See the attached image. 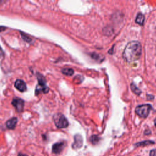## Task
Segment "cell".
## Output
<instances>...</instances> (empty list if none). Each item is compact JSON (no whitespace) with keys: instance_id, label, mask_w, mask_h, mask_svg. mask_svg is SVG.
Wrapping results in <instances>:
<instances>
[{"instance_id":"cell-1","label":"cell","mask_w":156,"mask_h":156,"mask_svg":"<svg viewBox=\"0 0 156 156\" xmlns=\"http://www.w3.org/2000/svg\"><path fill=\"white\" fill-rule=\"evenodd\" d=\"M142 54V46L138 41H132L128 43L124 52L123 57L128 63L134 62L138 60Z\"/></svg>"},{"instance_id":"cell-2","label":"cell","mask_w":156,"mask_h":156,"mask_svg":"<svg viewBox=\"0 0 156 156\" xmlns=\"http://www.w3.org/2000/svg\"><path fill=\"white\" fill-rule=\"evenodd\" d=\"M38 81L39 84L36 89V95H38L40 93H47L49 91V89L46 85V81L42 75L38 74Z\"/></svg>"},{"instance_id":"cell-3","label":"cell","mask_w":156,"mask_h":156,"mask_svg":"<svg viewBox=\"0 0 156 156\" xmlns=\"http://www.w3.org/2000/svg\"><path fill=\"white\" fill-rule=\"evenodd\" d=\"M54 122L57 128H65L69 123L65 117L61 114H57L53 117Z\"/></svg>"},{"instance_id":"cell-4","label":"cell","mask_w":156,"mask_h":156,"mask_svg":"<svg viewBox=\"0 0 156 156\" xmlns=\"http://www.w3.org/2000/svg\"><path fill=\"white\" fill-rule=\"evenodd\" d=\"M152 107L150 104H143L137 107L135 109L136 114L142 118H146L148 116Z\"/></svg>"},{"instance_id":"cell-5","label":"cell","mask_w":156,"mask_h":156,"mask_svg":"<svg viewBox=\"0 0 156 156\" xmlns=\"http://www.w3.org/2000/svg\"><path fill=\"white\" fill-rule=\"evenodd\" d=\"M24 104V101L19 98H15L12 102V104L19 112H21L23 110Z\"/></svg>"},{"instance_id":"cell-6","label":"cell","mask_w":156,"mask_h":156,"mask_svg":"<svg viewBox=\"0 0 156 156\" xmlns=\"http://www.w3.org/2000/svg\"><path fill=\"white\" fill-rule=\"evenodd\" d=\"M83 145V139L81 135L77 134L74 137V143L73 144V148L74 149L81 148Z\"/></svg>"},{"instance_id":"cell-7","label":"cell","mask_w":156,"mask_h":156,"mask_svg":"<svg viewBox=\"0 0 156 156\" xmlns=\"http://www.w3.org/2000/svg\"><path fill=\"white\" fill-rule=\"evenodd\" d=\"M65 146V143L64 142L56 143L53 146V148H52V152L56 154H59L63 151Z\"/></svg>"},{"instance_id":"cell-8","label":"cell","mask_w":156,"mask_h":156,"mask_svg":"<svg viewBox=\"0 0 156 156\" xmlns=\"http://www.w3.org/2000/svg\"><path fill=\"white\" fill-rule=\"evenodd\" d=\"M15 88L21 92H24L27 90V87L25 82L20 79L16 80L15 82Z\"/></svg>"},{"instance_id":"cell-9","label":"cell","mask_w":156,"mask_h":156,"mask_svg":"<svg viewBox=\"0 0 156 156\" xmlns=\"http://www.w3.org/2000/svg\"><path fill=\"white\" fill-rule=\"evenodd\" d=\"M17 121H18V120H17V118L15 117L9 120L6 122L7 127L9 129H14L16 126V123H17Z\"/></svg>"},{"instance_id":"cell-10","label":"cell","mask_w":156,"mask_h":156,"mask_svg":"<svg viewBox=\"0 0 156 156\" xmlns=\"http://www.w3.org/2000/svg\"><path fill=\"white\" fill-rule=\"evenodd\" d=\"M145 21V16L142 14H138V15L136 17L135 19V22L140 24V25H143Z\"/></svg>"},{"instance_id":"cell-11","label":"cell","mask_w":156,"mask_h":156,"mask_svg":"<svg viewBox=\"0 0 156 156\" xmlns=\"http://www.w3.org/2000/svg\"><path fill=\"white\" fill-rule=\"evenodd\" d=\"M61 72L64 74L66 76H72L74 73V70L72 68H63L61 70Z\"/></svg>"},{"instance_id":"cell-12","label":"cell","mask_w":156,"mask_h":156,"mask_svg":"<svg viewBox=\"0 0 156 156\" xmlns=\"http://www.w3.org/2000/svg\"><path fill=\"white\" fill-rule=\"evenodd\" d=\"M131 90L132 91L136 94L137 95H139L140 94V93H142L141 90L140 89H138L137 87V86L134 84V83H132L131 85Z\"/></svg>"},{"instance_id":"cell-13","label":"cell","mask_w":156,"mask_h":156,"mask_svg":"<svg viewBox=\"0 0 156 156\" xmlns=\"http://www.w3.org/2000/svg\"><path fill=\"white\" fill-rule=\"evenodd\" d=\"M100 140L99 137L98 135H92L90 138V142L93 145H97Z\"/></svg>"},{"instance_id":"cell-14","label":"cell","mask_w":156,"mask_h":156,"mask_svg":"<svg viewBox=\"0 0 156 156\" xmlns=\"http://www.w3.org/2000/svg\"><path fill=\"white\" fill-rule=\"evenodd\" d=\"M152 143H154V142L152 141H144L142 142H140L135 144V146H145V145H149Z\"/></svg>"},{"instance_id":"cell-15","label":"cell","mask_w":156,"mask_h":156,"mask_svg":"<svg viewBox=\"0 0 156 156\" xmlns=\"http://www.w3.org/2000/svg\"><path fill=\"white\" fill-rule=\"evenodd\" d=\"M21 37H22V38H23V39L24 40V41H26V42H31V41H32V39L28 36H27V35H26V34H24V33H21Z\"/></svg>"},{"instance_id":"cell-16","label":"cell","mask_w":156,"mask_h":156,"mask_svg":"<svg viewBox=\"0 0 156 156\" xmlns=\"http://www.w3.org/2000/svg\"><path fill=\"white\" fill-rule=\"evenodd\" d=\"M150 156H156V150H152L150 153Z\"/></svg>"},{"instance_id":"cell-17","label":"cell","mask_w":156,"mask_h":156,"mask_svg":"<svg viewBox=\"0 0 156 156\" xmlns=\"http://www.w3.org/2000/svg\"><path fill=\"white\" fill-rule=\"evenodd\" d=\"M3 55H4V52L1 49V47H0V58H1L3 56Z\"/></svg>"},{"instance_id":"cell-18","label":"cell","mask_w":156,"mask_h":156,"mask_svg":"<svg viewBox=\"0 0 156 156\" xmlns=\"http://www.w3.org/2000/svg\"><path fill=\"white\" fill-rule=\"evenodd\" d=\"M6 29V28L5 27H3V26H0V32H1L2 31H4Z\"/></svg>"},{"instance_id":"cell-19","label":"cell","mask_w":156,"mask_h":156,"mask_svg":"<svg viewBox=\"0 0 156 156\" xmlns=\"http://www.w3.org/2000/svg\"><path fill=\"white\" fill-rule=\"evenodd\" d=\"M18 156H27L26 155H25V154H21V153H20L19 154V155Z\"/></svg>"},{"instance_id":"cell-20","label":"cell","mask_w":156,"mask_h":156,"mask_svg":"<svg viewBox=\"0 0 156 156\" xmlns=\"http://www.w3.org/2000/svg\"><path fill=\"white\" fill-rule=\"evenodd\" d=\"M154 125H155V126H156V118H155V121H154Z\"/></svg>"},{"instance_id":"cell-21","label":"cell","mask_w":156,"mask_h":156,"mask_svg":"<svg viewBox=\"0 0 156 156\" xmlns=\"http://www.w3.org/2000/svg\"><path fill=\"white\" fill-rule=\"evenodd\" d=\"M0 3H3V1H0Z\"/></svg>"},{"instance_id":"cell-22","label":"cell","mask_w":156,"mask_h":156,"mask_svg":"<svg viewBox=\"0 0 156 156\" xmlns=\"http://www.w3.org/2000/svg\"><path fill=\"white\" fill-rule=\"evenodd\" d=\"M155 66H156V64H155Z\"/></svg>"}]
</instances>
